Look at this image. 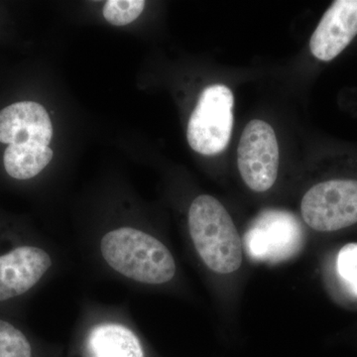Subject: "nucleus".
I'll list each match as a JSON object with an SVG mask.
<instances>
[{
    "label": "nucleus",
    "mask_w": 357,
    "mask_h": 357,
    "mask_svg": "<svg viewBox=\"0 0 357 357\" xmlns=\"http://www.w3.org/2000/svg\"><path fill=\"white\" fill-rule=\"evenodd\" d=\"M100 251L105 262L130 280L160 285L172 280L176 263L161 241L142 230L121 227L102 237Z\"/></svg>",
    "instance_id": "1"
},
{
    "label": "nucleus",
    "mask_w": 357,
    "mask_h": 357,
    "mask_svg": "<svg viewBox=\"0 0 357 357\" xmlns=\"http://www.w3.org/2000/svg\"><path fill=\"white\" fill-rule=\"evenodd\" d=\"M189 229L199 257L211 270L230 274L241 267V237L229 213L217 199L202 195L192 201Z\"/></svg>",
    "instance_id": "2"
},
{
    "label": "nucleus",
    "mask_w": 357,
    "mask_h": 357,
    "mask_svg": "<svg viewBox=\"0 0 357 357\" xmlns=\"http://www.w3.org/2000/svg\"><path fill=\"white\" fill-rule=\"evenodd\" d=\"M234 93L225 84L204 89L188 123V142L194 151L211 156L227 149L234 126Z\"/></svg>",
    "instance_id": "3"
},
{
    "label": "nucleus",
    "mask_w": 357,
    "mask_h": 357,
    "mask_svg": "<svg viewBox=\"0 0 357 357\" xmlns=\"http://www.w3.org/2000/svg\"><path fill=\"white\" fill-rule=\"evenodd\" d=\"M311 229L331 232L357 223V180H330L314 185L301 203Z\"/></svg>",
    "instance_id": "4"
},
{
    "label": "nucleus",
    "mask_w": 357,
    "mask_h": 357,
    "mask_svg": "<svg viewBox=\"0 0 357 357\" xmlns=\"http://www.w3.org/2000/svg\"><path fill=\"white\" fill-rule=\"evenodd\" d=\"M243 243L253 260L285 261L302 248L303 229L290 213L268 210L255 218L244 236Z\"/></svg>",
    "instance_id": "5"
},
{
    "label": "nucleus",
    "mask_w": 357,
    "mask_h": 357,
    "mask_svg": "<svg viewBox=\"0 0 357 357\" xmlns=\"http://www.w3.org/2000/svg\"><path fill=\"white\" fill-rule=\"evenodd\" d=\"M237 166L252 191L266 192L273 187L278 176L279 145L269 123L259 119L248 123L237 148Z\"/></svg>",
    "instance_id": "6"
},
{
    "label": "nucleus",
    "mask_w": 357,
    "mask_h": 357,
    "mask_svg": "<svg viewBox=\"0 0 357 357\" xmlns=\"http://www.w3.org/2000/svg\"><path fill=\"white\" fill-rule=\"evenodd\" d=\"M53 260L46 250L20 245L0 255V302L24 295L49 271Z\"/></svg>",
    "instance_id": "7"
},
{
    "label": "nucleus",
    "mask_w": 357,
    "mask_h": 357,
    "mask_svg": "<svg viewBox=\"0 0 357 357\" xmlns=\"http://www.w3.org/2000/svg\"><path fill=\"white\" fill-rule=\"evenodd\" d=\"M357 35V0H337L324 14L310 40L314 58L330 62Z\"/></svg>",
    "instance_id": "8"
},
{
    "label": "nucleus",
    "mask_w": 357,
    "mask_h": 357,
    "mask_svg": "<svg viewBox=\"0 0 357 357\" xmlns=\"http://www.w3.org/2000/svg\"><path fill=\"white\" fill-rule=\"evenodd\" d=\"M53 126L48 112L39 103L20 102L0 112V142L49 146Z\"/></svg>",
    "instance_id": "9"
},
{
    "label": "nucleus",
    "mask_w": 357,
    "mask_h": 357,
    "mask_svg": "<svg viewBox=\"0 0 357 357\" xmlns=\"http://www.w3.org/2000/svg\"><path fill=\"white\" fill-rule=\"evenodd\" d=\"M88 349L91 357H144L135 333L119 324H102L93 328Z\"/></svg>",
    "instance_id": "10"
},
{
    "label": "nucleus",
    "mask_w": 357,
    "mask_h": 357,
    "mask_svg": "<svg viewBox=\"0 0 357 357\" xmlns=\"http://www.w3.org/2000/svg\"><path fill=\"white\" fill-rule=\"evenodd\" d=\"M53 151L37 144L8 145L3 155L4 168L11 178L28 180L36 177L48 166Z\"/></svg>",
    "instance_id": "11"
},
{
    "label": "nucleus",
    "mask_w": 357,
    "mask_h": 357,
    "mask_svg": "<svg viewBox=\"0 0 357 357\" xmlns=\"http://www.w3.org/2000/svg\"><path fill=\"white\" fill-rule=\"evenodd\" d=\"M0 357H32V347L20 328L0 319Z\"/></svg>",
    "instance_id": "12"
},
{
    "label": "nucleus",
    "mask_w": 357,
    "mask_h": 357,
    "mask_svg": "<svg viewBox=\"0 0 357 357\" xmlns=\"http://www.w3.org/2000/svg\"><path fill=\"white\" fill-rule=\"evenodd\" d=\"M145 7L143 0H109L103 7V16L110 24L126 26L139 17Z\"/></svg>",
    "instance_id": "13"
},
{
    "label": "nucleus",
    "mask_w": 357,
    "mask_h": 357,
    "mask_svg": "<svg viewBox=\"0 0 357 357\" xmlns=\"http://www.w3.org/2000/svg\"><path fill=\"white\" fill-rule=\"evenodd\" d=\"M337 269L345 288L357 298V243H349L340 249Z\"/></svg>",
    "instance_id": "14"
}]
</instances>
